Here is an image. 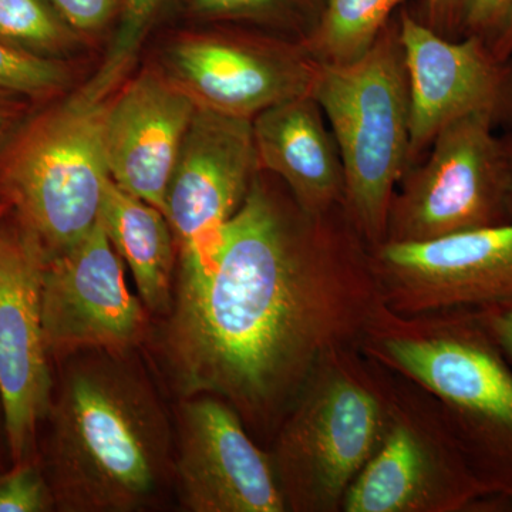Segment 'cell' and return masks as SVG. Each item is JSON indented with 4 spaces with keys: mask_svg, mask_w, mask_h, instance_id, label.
<instances>
[{
    "mask_svg": "<svg viewBox=\"0 0 512 512\" xmlns=\"http://www.w3.org/2000/svg\"><path fill=\"white\" fill-rule=\"evenodd\" d=\"M323 6L325 0H191L192 12L202 19L258 23L299 43L318 26Z\"/></svg>",
    "mask_w": 512,
    "mask_h": 512,
    "instance_id": "ffe728a7",
    "label": "cell"
},
{
    "mask_svg": "<svg viewBox=\"0 0 512 512\" xmlns=\"http://www.w3.org/2000/svg\"><path fill=\"white\" fill-rule=\"evenodd\" d=\"M20 96L0 89V147L8 140L9 134L19 123L23 113Z\"/></svg>",
    "mask_w": 512,
    "mask_h": 512,
    "instance_id": "f1b7e54d",
    "label": "cell"
},
{
    "mask_svg": "<svg viewBox=\"0 0 512 512\" xmlns=\"http://www.w3.org/2000/svg\"><path fill=\"white\" fill-rule=\"evenodd\" d=\"M56 504L39 460L0 471V512H49Z\"/></svg>",
    "mask_w": 512,
    "mask_h": 512,
    "instance_id": "603a6c76",
    "label": "cell"
},
{
    "mask_svg": "<svg viewBox=\"0 0 512 512\" xmlns=\"http://www.w3.org/2000/svg\"><path fill=\"white\" fill-rule=\"evenodd\" d=\"M9 211H10V207H9L8 202L0 200V218H2L3 215L8 214Z\"/></svg>",
    "mask_w": 512,
    "mask_h": 512,
    "instance_id": "1f68e13d",
    "label": "cell"
},
{
    "mask_svg": "<svg viewBox=\"0 0 512 512\" xmlns=\"http://www.w3.org/2000/svg\"><path fill=\"white\" fill-rule=\"evenodd\" d=\"M40 466L56 511L146 510L173 484L174 424L134 353L60 362Z\"/></svg>",
    "mask_w": 512,
    "mask_h": 512,
    "instance_id": "7a4b0ae2",
    "label": "cell"
},
{
    "mask_svg": "<svg viewBox=\"0 0 512 512\" xmlns=\"http://www.w3.org/2000/svg\"><path fill=\"white\" fill-rule=\"evenodd\" d=\"M163 3L164 0H123L121 26L113 47L136 55L141 39Z\"/></svg>",
    "mask_w": 512,
    "mask_h": 512,
    "instance_id": "d4e9b609",
    "label": "cell"
},
{
    "mask_svg": "<svg viewBox=\"0 0 512 512\" xmlns=\"http://www.w3.org/2000/svg\"><path fill=\"white\" fill-rule=\"evenodd\" d=\"M389 421L383 369L360 349L332 353L276 431L271 454L286 511H342Z\"/></svg>",
    "mask_w": 512,
    "mask_h": 512,
    "instance_id": "5b68a950",
    "label": "cell"
},
{
    "mask_svg": "<svg viewBox=\"0 0 512 512\" xmlns=\"http://www.w3.org/2000/svg\"><path fill=\"white\" fill-rule=\"evenodd\" d=\"M407 0H325L318 26L302 43L323 66L356 62L366 55Z\"/></svg>",
    "mask_w": 512,
    "mask_h": 512,
    "instance_id": "d6986e66",
    "label": "cell"
},
{
    "mask_svg": "<svg viewBox=\"0 0 512 512\" xmlns=\"http://www.w3.org/2000/svg\"><path fill=\"white\" fill-rule=\"evenodd\" d=\"M42 323L52 362L86 352L128 355L150 339L151 313L128 288L123 259L99 220L72 247L47 255Z\"/></svg>",
    "mask_w": 512,
    "mask_h": 512,
    "instance_id": "30bf717a",
    "label": "cell"
},
{
    "mask_svg": "<svg viewBox=\"0 0 512 512\" xmlns=\"http://www.w3.org/2000/svg\"><path fill=\"white\" fill-rule=\"evenodd\" d=\"M195 110L194 100L158 72L141 73L120 87L106 120L110 180L165 212L168 184Z\"/></svg>",
    "mask_w": 512,
    "mask_h": 512,
    "instance_id": "2e32d148",
    "label": "cell"
},
{
    "mask_svg": "<svg viewBox=\"0 0 512 512\" xmlns=\"http://www.w3.org/2000/svg\"><path fill=\"white\" fill-rule=\"evenodd\" d=\"M134 56L111 47L90 80L29 121L0 157V200L35 232L47 255L72 247L99 220L110 180L107 113Z\"/></svg>",
    "mask_w": 512,
    "mask_h": 512,
    "instance_id": "277c9868",
    "label": "cell"
},
{
    "mask_svg": "<svg viewBox=\"0 0 512 512\" xmlns=\"http://www.w3.org/2000/svg\"><path fill=\"white\" fill-rule=\"evenodd\" d=\"M512 10V0H468L463 35L477 36L490 43Z\"/></svg>",
    "mask_w": 512,
    "mask_h": 512,
    "instance_id": "484cf974",
    "label": "cell"
},
{
    "mask_svg": "<svg viewBox=\"0 0 512 512\" xmlns=\"http://www.w3.org/2000/svg\"><path fill=\"white\" fill-rule=\"evenodd\" d=\"M382 303L345 205L312 214L259 171L210 247L177 262L148 342L178 399L211 394L275 436L320 363L360 349Z\"/></svg>",
    "mask_w": 512,
    "mask_h": 512,
    "instance_id": "6da1fadb",
    "label": "cell"
},
{
    "mask_svg": "<svg viewBox=\"0 0 512 512\" xmlns=\"http://www.w3.org/2000/svg\"><path fill=\"white\" fill-rule=\"evenodd\" d=\"M43 242L9 211L0 218V413L10 464L39 460L55 377L42 323Z\"/></svg>",
    "mask_w": 512,
    "mask_h": 512,
    "instance_id": "9c48e42d",
    "label": "cell"
},
{
    "mask_svg": "<svg viewBox=\"0 0 512 512\" xmlns=\"http://www.w3.org/2000/svg\"><path fill=\"white\" fill-rule=\"evenodd\" d=\"M505 154H507L508 164H510L511 173H512V134L507 138H503Z\"/></svg>",
    "mask_w": 512,
    "mask_h": 512,
    "instance_id": "4dcf8cb0",
    "label": "cell"
},
{
    "mask_svg": "<svg viewBox=\"0 0 512 512\" xmlns=\"http://www.w3.org/2000/svg\"><path fill=\"white\" fill-rule=\"evenodd\" d=\"M259 171L274 175L312 214L345 205L339 147L313 96L282 101L252 120Z\"/></svg>",
    "mask_w": 512,
    "mask_h": 512,
    "instance_id": "e0dca14e",
    "label": "cell"
},
{
    "mask_svg": "<svg viewBox=\"0 0 512 512\" xmlns=\"http://www.w3.org/2000/svg\"><path fill=\"white\" fill-rule=\"evenodd\" d=\"M379 363V362H377ZM380 365V363H379ZM382 366L389 421L382 443L343 498L345 512H461L493 507L429 394Z\"/></svg>",
    "mask_w": 512,
    "mask_h": 512,
    "instance_id": "ba28073f",
    "label": "cell"
},
{
    "mask_svg": "<svg viewBox=\"0 0 512 512\" xmlns=\"http://www.w3.org/2000/svg\"><path fill=\"white\" fill-rule=\"evenodd\" d=\"M360 352L429 394L494 507L512 510V367L476 311L399 315L382 303Z\"/></svg>",
    "mask_w": 512,
    "mask_h": 512,
    "instance_id": "3957f363",
    "label": "cell"
},
{
    "mask_svg": "<svg viewBox=\"0 0 512 512\" xmlns=\"http://www.w3.org/2000/svg\"><path fill=\"white\" fill-rule=\"evenodd\" d=\"M173 484L190 512H286L269 451L229 404L183 397L174 417Z\"/></svg>",
    "mask_w": 512,
    "mask_h": 512,
    "instance_id": "8fae6325",
    "label": "cell"
},
{
    "mask_svg": "<svg viewBox=\"0 0 512 512\" xmlns=\"http://www.w3.org/2000/svg\"><path fill=\"white\" fill-rule=\"evenodd\" d=\"M491 52L500 60L512 59V10L497 35L488 43Z\"/></svg>",
    "mask_w": 512,
    "mask_h": 512,
    "instance_id": "f546056e",
    "label": "cell"
},
{
    "mask_svg": "<svg viewBox=\"0 0 512 512\" xmlns=\"http://www.w3.org/2000/svg\"><path fill=\"white\" fill-rule=\"evenodd\" d=\"M380 295L399 315L512 303V221L419 244L370 248Z\"/></svg>",
    "mask_w": 512,
    "mask_h": 512,
    "instance_id": "7c38bea8",
    "label": "cell"
},
{
    "mask_svg": "<svg viewBox=\"0 0 512 512\" xmlns=\"http://www.w3.org/2000/svg\"><path fill=\"white\" fill-rule=\"evenodd\" d=\"M400 39L410 89V167L437 134L471 113L512 124V62L500 60L484 39L454 40L403 10Z\"/></svg>",
    "mask_w": 512,
    "mask_h": 512,
    "instance_id": "4fadbf2b",
    "label": "cell"
},
{
    "mask_svg": "<svg viewBox=\"0 0 512 512\" xmlns=\"http://www.w3.org/2000/svg\"><path fill=\"white\" fill-rule=\"evenodd\" d=\"M312 96L342 157L346 211L366 244L377 247L410 168V89L399 20H390L356 62L320 64Z\"/></svg>",
    "mask_w": 512,
    "mask_h": 512,
    "instance_id": "8992f818",
    "label": "cell"
},
{
    "mask_svg": "<svg viewBox=\"0 0 512 512\" xmlns=\"http://www.w3.org/2000/svg\"><path fill=\"white\" fill-rule=\"evenodd\" d=\"M73 33L49 0H0V39L10 45L43 56L67 46Z\"/></svg>",
    "mask_w": 512,
    "mask_h": 512,
    "instance_id": "44dd1931",
    "label": "cell"
},
{
    "mask_svg": "<svg viewBox=\"0 0 512 512\" xmlns=\"http://www.w3.org/2000/svg\"><path fill=\"white\" fill-rule=\"evenodd\" d=\"M67 79L62 64L0 39V89L40 99L62 90Z\"/></svg>",
    "mask_w": 512,
    "mask_h": 512,
    "instance_id": "7402d4cb",
    "label": "cell"
},
{
    "mask_svg": "<svg viewBox=\"0 0 512 512\" xmlns=\"http://www.w3.org/2000/svg\"><path fill=\"white\" fill-rule=\"evenodd\" d=\"M258 173L252 120L197 106L165 195L178 259L208 248Z\"/></svg>",
    "mask_w": 512,
    "mask_h": 512,
    "instance_id": "9a60e30c",
    "label": "cell"
},
{
    "mask_svg": "<svg viewBox=\"0 0 512 512\" xmlns=\"http://www.w3.org/2000/svg\"><path fill=\"white\" fill-rule=\"evenodd\" d=\"M474 311L512 367V303L483 306Z\"/></svg>",
    "mask_w": 512,
    "mask_h": 512,
    "instance_id": "83f0119b",
    "label": "cell"
},
{
    "mask_svg": "<svg viewBox=\"0 0 512 512\" xmlns=\"http://www.w3.org/2000/svg\"><path fill=\"white\" fill-rule=\"evenodd\" d=\"M426 23L431 29L446 37L463 32L464 15L468 0H424Z\"/></svg>",
    "mask_w": 512,
    "mask_h": 512,
    "instance_id": "4316f807",
    "label": "cell"
},
{
    "mask_svg": "<svg viewBox=\"0 0 512 512\" xmlns=\"http://www.w3.org/2000/svg\"><path fill=\"white\" fill-rule=\"evenodd\" d=\"M73 32L92 33L103 29L123 0H49Z\"/></svg>",
    "mask_w": 512,
    "mask_h": 512,
    "instance_id": "cb8c5ba5",
    "label": "cell"
},
{
    "mask_svg": "<svg viewBox=\"0 0 512 512\" xmlns=\"http://www.w3.org/2000/svg\"><path fill=\"white\" fill-rule=\"evenodd\" d=\"M170 74L198 107L239 119L295 97L312 96L320 64L285 37L195 36L170 52Z\"/></svg>",
    "mask_w": 512,
    "mask_h": 512,
    "instance_id": "5bb4252c",
    "label": "cell"
},
{
    "mask_svg": "<svg viewBox=\"0 0 512 512\" xmlns=\"http://www.w3.org/2000/svg\"><path fill=\"white\" fill-rule=\"evenodd\" d=\"M99 221L130 269L148 312L164 318L173 303L178 259L177 242L164 212L109 180Z\"/></svg>",
    "mask_w": 512,
    "mask_h": 512,
    "instance_id": "ac0fdd59",
    "label": "cell"
},
{
    "mask_svg": "<svg viewBox=\"0 0 512 512\" xmlns=\"http://www.w3.org/2000/svg\"><path fill=\"white\" fill-rule=\"evenodd\" d=\"M493 117L471 113L437 134L394 192L383 244H419L512 221V173Z\"/></svg>",
    "mask_w": 512,
    "mask_h": 512,
    "instance_id": "52a82bcc",
    "label": "cell"
}]
</instances>
